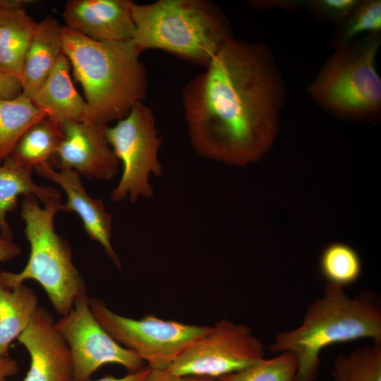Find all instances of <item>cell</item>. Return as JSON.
<instances>
[{"instance_id":"obj_1","label":"cell","mask_w":381,"mask_h":381,"mask_svg":"<svg viewBox=\"0 0 381 381\" xmlns=\"http://www.w3.org/2000/svg\"><path fill=\"white\" fill-rule=\"evenodd\" d=\"M285 97L270 48L232 37L183 90L191 146L200 157L228 165L260 160L277 138Z\"/></svg>"},{"instance_id":"obj_2","label":"cell","mask_w":381,"mask_h":381,"mask_svg":"<svg viewBox=\"0 0 381 381\" xmlns=\"http://www.w3.org/2000/svg\"><path fill=\"white\" fill-rule=\"evenodd\" d=\"M63 48L83 87L88 122L118 121L144 102L147 71L132 40L98 42L64 26Z\"/></svg>"},{"instance_id":"obj_3","label":"cell","mask_w":381,"mask_h":381,"mask_svg":"<svg viewBox=\"0 0 381 381\" xmlns=\"http://www.w3.org/2000/svg\"><path fill=\"white\" fill-rule=\"evenodd\" d=\"M363 339L381 342V306L377 295L363 291L350 297L344 288L327 284L322 295L308 306L301 324L277 333L270 351L294 353L298 361L296 381H315L325 348Z\"/></svg>"},{"instance_id":"obj_4","label":"cell","mask_w":381,"mask_h":381,"mask_svg":"<svg viewBox=\"0 0 381 381\" xmlns=\"http://www.w3.org/2000/svg\"><path fill=\"white\" fill-rule=\"evenodd\" d=\"M131 10L135 27L132 40L141 53L161 49L205 68L234 37L229 20L211 1L133 2Z\"/></svg>"},{"instance_id":"obj_5","label":"cell","mask_w":381,"mask_h":381,"mask_svg":"<svg viewBox=\"0 0 381 381\" xmlns=\"http://www.w3.org/2000/svg\"><path fill=\"white\" fill-rule=\"evenodd\" d=\"M61 198L41 207L34 195L23 197L20 216L30 244V256L19 272L0 270V284L9 289L28 279L37 282L56 312L68 314L75 301L87 294L86 285L75 266L71 248L55 231L54 219L61 211Z\"/></svg>"},{"instance_id":"obj_6","label":"cell","mask_w":381,"mask_h":381,"mask_svg":"<svg viewBox=\"0 0 381 381\" xmlns=\"http://www.w3.org/2000/svg\"><path fill=\"white\" fill-rule=\"evenodd\" d=\"M380 34L367 35L334 49L307 87L315 102L337 118L378 121L381 78L376 59Z\"/></svg>"},{"instance_id":"obj_7","label":"cell","mask_w":381,"mask_h":381,"mask_svg":"<svg viewBox=\"0 0 381 381\" xmlns=\"http://www.w3.org/2000/svg\"><path fill=\"white\" fill-rule=\"evenodd\" d=\"M90 308L106 332L122 346L135 352L151 370H167L210 326L165 320L154 315L135 320L111 310L99 298H90Z\"/></svg>"},{"instance_id":"obj_8","label":"cell","mask_w":381,"mask_h":381,"mask_svg":"<svg viewBox=\"0 0 381 381\" xmlns=\"http://www.w3.org/2000/svg\"><path fill=\"white\" fill-rule=\"evenodd\" d=\"M106 135L114 154L123 165L122 175L111 193L114 202L129 198L132 203L140 198H151L150 174L161 176L163 168L158 159L162 145L152 109L137 103L128 114L111 127Z\"/></svg>"},{"instance_id":"obj_9","label":"cell","mask_w":381,"mask_h":381,"mask_svg":"<svg viewBox=\"0 0 381 381\" xmlns=\"http://www.w3.org/2000/svg\"><path fill=\"white\" fill-rule=\"evenodd\" d=\"M263 358L264 345L252 330L224 318L194 341L167 370L176 375L217 379L246 369Z\"/></svg>"},{"instance_id":"obj_10","label":"cell","mask_w":381,"mask_h":381,"mask_svg":"<svg viewBox=\"0 0 381 381\" xmlns=\"http://www.w3.org/2000/svg\"><path fill=\"white\" fill-rule=\"evenodd\" d=\"M73 358V381H86L106 364H118L128 373L147 365L133 351L115 341L101 326L90 308L87 295L80 297L71 311L55 322Z\"/></svg>"},{"instance_id":"obj_11","label":"cell","mask_w":381,"mask_h":381,"mask_svg":"<svg viewBox=\"0 0 381 381\" xmlns=\"http://www.w3.org/2000/svg\"><path fill=\"white\" fill-rule=\"evenodd\" d=\"M60 126L63 139L52 160L57 168L104 181L117 174L120 162L108 142L107 125L66 121Z\"/></svg>"},{"instance_id":"obj_12","label":"cell","mask_w":381,"mask_h":381,"mask_svg":"<svg viewBox=\"0 0 381 381\" xmlns=\"http://www.w3.org/2000/svg\"><path fill=\"white\" fill-rule=\"evenodd\" d=\"M55 322L48 310L38 307L17 338L30 358L29 370L21 381H73L72 353Z\"/></svg>"},{"instance_id":"obj_13","label":"cell","mask_w":381,"mask_h":381,"mask_svg":"<svg viewBox=\"0 0 381 381\" xmlns=\"http://www.w3.org/2000/svg\"><path fill=\"white\" fill-rule=\"evenodd\" d=\"M131 0H69L62 17L66 27L98 42L133 40L135 27Z\"/></svg>"},{"instance_id":"obj_14","label":"cell","mask_w":381,"mask_h":381,"mask_svg":"<svg viewBox=\"0 0 381 381\" xmlns=\"http://www.w3.org/2000/svg\"><path fill=\"white\" fill-rule=\"evenodd\" d=\"M37 174L61 187L67 196L61 211L75 212L81 219L87 234L98 242L118 267L120 260L111 243L112 215L106 211L101 200L90 196L83 187L80 175L72 169L56 170L49 163H44L34 169Z\"/></svg>"},{"instance_id":"obj_15","label":"cell","mask_w":381,"mask_h":381,"mask_svg":"<svg viewBox=\"0 0 381 381\" xmlns=\"http://www.w3.org/2000/svg\"><path fill=\"white\" fill-rule=\"evenodd\" d=\"M71 66L64 54L31 99L34 104L52 121H88L87 104L75 88Z\"/></svg>"},{"instance_id":"obj_16","label":"cell","mask_w":381,"mask_h":381,"mask_svg":"<svg viewBox=\"0 0 381 381\" xmlns=\"http://www.w3.org/2000/svg\"><path fill=\"white\" fill-rule=\"evenodd\" d=\"M63 28L58 20L49 16L37 23L20 78L21 93L30 99L64 54Z\"/></svg>"},{"instance_id":"obj_17","label":"cell","mask_w":381,"mask_h":381,"mask_svg":"<svg viewBox=\"0 0 381 381\" xmlns=\"http://www.w3.org/2000/svg\"><path fill=\"white\" fill-rule=\"evenodd\" d=\"M37 25L23 7L0 10V72L20 80Z\"/></svg>"},{"instance_id":"obj_18","label":"cell","mask_w":381,"mask_h":381,"mask_svg":"<svg viewBox=\"0 0 381 381\" xmlns=\"http://www.w3.org/2000/svg\"><path fill=\"white\" fill-rule=\"evenodd\" d=\"M32 169L24 168L8 157L0 164V236L13 238L6 214L13 211L19 195H34L44 205L61 198L60 193L52 188L37 186L32 179Z\"/></svg>"},{"instance_id":"obj_19","label":"cell","mask_w":381,"mask_h":381,"mask_svg":"<svg viewBox=\"0 0 381 381\" xmlns=\"http://www.w3.org/2000/svg\"><path fill=\"white\" fill-rule=\"evenodd\" d=\"M38 307L36 294L23 283L11 289L0 284V355L9 356L11 342L28 327Z\"/></svg>"},{"instance_id":"obj_20","label":"cell","mask_w":381,"mask_h":381,"mask_svg":"<svg viewBox=\"0 0 381 381\" xmlns=\"http://www.w3.org/2000/svg\"><path fill=\"white\" fill-rule=\"evenodd\" d=\"M62 139L60 124L45 116L24 133L8 157L18 165L32 170L52 160Z\"/></svg>"},{"instance_id":"obj_21","label":"cell","mask_w":381,"mask_h":381,"mask_svg":"<svg viewBox=\"0 0 381 381\" xmlns=\"http://www.w3.org/2000/svg\"><path fill=\"white\" fill-rule=\"evenodd\" d=\"M45 116L22 93L14 98L0 99V164L11 155L24 133Z\"/></svg>"},{"instance_id":"obj_22","label":"cell","mask_w":381,"mask_h":381,"mask_svg":"<svg viewBox=\"0 0 381 381\" xmlns=\"http://www.w3.org/2000/svg\"><path fill=\"white\" fill-rule=\"evenodd\" d=\"M331 373L332 381H381V342L338 354Z\"/></svg>"},{"instance_id":"obj_23","label":"cell","mask_w":381,"mask_h":381,"mask_svg":"<svg viewBox=\"0 0 381 381\" xmlns=\"http://www.w3.org/2000/svg\"><path fill=\"white\" fill-rule=\"evenodd\" d=\"M319 267L327 284L344 288L359 279L362 262L358 253L351 246L334 242L327 245L321 253Z\"/></svg>"},{"instance_id":"obj_24","label":"cell","mask_w":381,"mask_h":381,"mask_svg":"<svg viewBox=\"0 0 381 381\" xmlns=\"http://www.w3.org/2000/svg\"><path fill=\"white\" fill-rule=\"evenodd\" d=\"M380 32L381 1H360L351 14L339 24L330 43L334 50L351 43L361 35L380 34Z\"/></svg>"},{"instance_id":"obj_25","label":"cell","mask_w":381,"mask_h":381,"mask_svg":"<svg viewBox=\"0 0 381 381\" xmlns=\"http://www.w3.org/2000/svg\"><path fill=\"white\" fill-rule=\"evenodd\" d=\"M298 361L291 351L266 359L251 366L217 379V381H296Z\"/></svg>"},{"instance_id":"obj_26","label":"cell","mask_w":381,"mask_h":381,"mask_svg":"<svg viewBox=\"0 0 381 381\" xmlns=\"http://www.w3.org/2000/svg\"><path fill=\"white\" fill-rule=\"evenodd\" d=\"M358 0H312L306 3L310 14L316 20L340 24L353 11Z\"/></svg>"},{"instance_id":"obj_27","label":"cell","mask_w":381,"mask_h":381,"mask_svg":"<svg viewBox=\"0 0 381 381\" xmlns=\"http://www.w3.org/2000/svg\"><path fill=\"white\" fill-rule=\"evenodd\" d=\"M145 381H217V379L191 375H176L168 370H151Z\"/></svg>"},{"instance_id":"obj_28","label":"cell","mask_w":381,"mask_h":381,"mask_svg":"<svg viewBox=\"0 0 381 381\" xmlns=\"http://www.w3.org/2000/svg\"><path fill=\"white\" fill-rule=\"evenodd\" d=\"M22 92L20 80L0 72V99H11Z\"/></svg>"},{"instance_id":"obj_29","label":"cell","mask_w":381,"mask_h":381,"mask_svg":"<svg viewBox=\"0 0 381 381\" xmlns=\"http://www.w3.org/2000/svg\"><path fill=\"white\" fill-rule=\"evenodd\" d=\"M20 248L13 238L0 236V262H7L20 253Z\"/></svg>"},{"instance_id":"obj_30","label":"cell","mask_w":381,"mask_h":381,"mask_svg":"<svg viewBox=\"0 0 381 381\" xmlns=\"http://www.w3.org/2000/svg\"><path fill=\"white\" fill-rule=\"evenodd\" d=\"M19 370L17 361L10 356L0 355V381H7L16 375Z\"/></svg>"},{"instance_id":"obj_31","label":"cell","mask_w":381,"mask_h":381,"mask_svg":"<svg viewBox=\"0 0 381 381\" xmlns=\"http://www.w3.org/2000/svg\"><path fill=\"white\" fill-rule=\"evenodd\" d=\"M150 371V368L146 365L143 369L135 373H128L127 375L121 377H116L109 375L94 381H145ZM86 381L90 380H88Z\"/></svg>"},{"instance_id":"obj_32","label":"cell","mask_w":381,"mask_h":381,"mask_svg":"<svg viewBox=\"0 0 381 381\" xmlns=\"http://www.w3.org/2000/svg\"><path fill=\"white\" fill-rule=\"evenodd\" d=\"M32 2V0H0V10L8 7H23Z\"/></svg>"}]
</instances>
